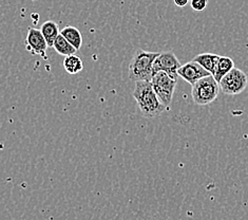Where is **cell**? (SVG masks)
Returning <instances> with one entry per match:
<instances>
[{"instance_id": "4", "label": "cell", "mask_w": 248, "mask_h": 220, "mask_svg": "<svg viewBox=\"0 0 248 220\" xmlns=\"http://www.w3.org/2000/svg\"><path fill=\"white\" fill-rule=\"evenodd\" d=\"M150 82L159 101L167 109H169L171 102H172L178 80L172 79L164 71H158V72L152 75Z\"/></svg>"}, {"instance_id": "8", "label": "cell", "mask_w": 248, "mask_h": 220, "mask_svg": "<svg viewBox=\"0 0 248 220\" xmlns=\"http://www.w3.org/2000/svg\"><path fill=\"white\" fill-rule=\"evenodd\" d=\"M178 75L190 85H194L199 80L212 74H210L207 70H205L200 64L192 61L185 65H182L181 68L178 70Z\"/></svg>"}, {"instance_id": "2", "label": "cell", "mask_w": 248, "mask_h": 220, "mask_svg": "<svg viewBox=\"0 0 248 220\" xmlns=\"http://www.w3.org/2000/svg\"><path fill=\"white\" fill-rule=\"evenodd\" d=\"M158 55V52L138 49L129 65V79L133 82H150L153 75V63Z\"/></svg>"}, {"instance_id": "16", "label": "cell", "mask_w": 248, "mask_h": 220, "mask_svg": "<svg viewBox=\"0 0 248 220\" xmlns=\"http://www.w3.org/2000/svg\"><path fill=\"white\" fill-rule=\"evenodd\" d=\"M173 1L179 8H184L189 3V0H173Z\"/></svg>"}, {"instance_id": "5", "label": "cell", "mask_w": 248, "mask_h": 220, "mask_svg": "<svg viewBox=\"0 0 248 220\" xmlns=\"http://www.w3.org/2000/svg\"><path fill=\"white\" fill-rule=\"evenodd\" d=\"M220 90L227 96H237L243 92L248 86V77L244 71L239 68H233L223 76L218 83Z\"/></svg>"}, {"instance_id": "6", "label": "cell", "mask_w": 248, "mask_h": 220, "mask_svg": "<svg viewBox=\"0 0 248 220\" xmlns=\"http://www.w3.org/2000/svg\"><path fill=\"white\" fill-rule=\"evenodd\" d=\"M181 63L173 52H163L155 58L153 63V74L158 71H164L174 80H178V70L181 68Z\"/></svg>"}, {"instance_id": "7", "label": "cell", "mask_w": 248, "mask_h": 220, "mask_svg": "<svg viewBox=\"0 0 248 220\" xmlns=\"http://www.w3.org/2000/svg\"><path fill=\"white\" fill-rule=\"evenodd\" d=\"M26 46L27 49L29 51H31L33 54L44 56L45 58H46V51L49 48V46L46 44V41L40 30L35 28H30L28 30Z\"/></svg>"}, {"instance_id": "11", "label": "cell", "mask_w": 248, "mask_h": 220, "mask_svg": "<svg viewBox=\"0 0 248 220\" xmlns=\"http://www.w3.org/2000/svg\"><path fill=\"white\" fill-rule=\"evenodd\" d=\"M40 31L43 33L46 44H48L49 47H53V44H54L55 39L57 38L58 35L61 34L60 29H58V25L52 20L44 22L43 26H41Z\"/></svg>"}, {"instance_id": "9", "label": "cell", "mask_w": 248, "mask_h": 220, "mask_svg": "<svg viewBox=\"0 0 248 220\" xmlns=\"http://www.w3.org/2000/svg\"><path fill=\"white\" fill-rule=\"evenodd\" d=\"M220 59V55L214 54V53H202L194 56L192 61L200 64L205 70H207L210 74L214 75L217 69V65Z\"/></svg>"}, {"instance_id": "15", "label": "cell", "mask_w": 248, "mask_h": 220, "mask_svg": "<svg viewBox=\"0 0 248 220\" xmlns=\"http://www.w3.org/2000/svg\"><path fill=\"white\" fill-rule=\"evenodd\" d=\"M190 5L192 10L201 12L204 11L208 5V0H190Z\"/></svg>"}, {"instance_id": "10", "label": "cell", "mask_w": 248, "mask_h": 220, "mask_svg": "<svg viewBox=\"0 0 248 220\" xmlns=\"http://www.w3.org/2000/svg\"><path fill=\"white\" fill-rule=\"evenodd\" d=\"M61 34L69 41L71 45L74 47L76 50L78 51L81 48L82 36H81L80 31L78 28H75L73 26H67L62 30Z\"/></svg>"}, {"instance_id": "13", "label": "cell", "mask_w": 248, "mask_h": 220, "mask_svg": "<svg viewBox=\"0 0 248 220\" xmlns=\"http://www.w3.org/2000/svg\"><path fill=\"white\" fill-rule=\"evenodd\" d=\"M53 48L58 53V54L63 55V56H69L72 54H76V50L74 47L71 45L69 41L64 38L62 34H60L55 39L54 44H53Z\"/></svg>"}, {"instance_id": "1", "label": "cell", "mask_w": 248, "mask_h": 220, "mask_svg": "<svg viewBox=\"0 0 248 220\" xmlns=\"http://www.w3.org/2000/svg\"><path fill=\"white\" fill-rule=\"evenodd\" d=\"M132 96L139 106L140 114L145 118H156L161 116L164 111L168 110L157 98L151 82L149 81L135 82Z\"/></svg>"}, {"instance_id": "3", "label": "cell", "mask_w": 248, "mask_h": 220, "mask_svg": "<svg viewBox=\"0 0 248 220\" xmlns=\"http://www.w3.org/2000/svg\"><path fill=\"white\" fill-rule=\"evenodd\" d=\"M220 93V85L215 80L214 75L205 76L192 85L191 96L193 102L200 106H206L214 103Z\"/></svg>"}, {"instance_id": "14", "label": "cell", "mask_w": 248, "mask_h": 220, "mask_svg": "<svg viewBox=\"0 0 248 220\" xmlns=\"http://www.w3.org/2000/svg\"><path fill=\"white\" fill-rule=\"evenodd\" d=\"M63 68L69 74H78L84 69L81 58L76 54L66 56L63 61Z\"/></svg>"}, {"instance_id": "12", "label": "cell", "mask_w": 248, "mask_h": 220, "mask_svg": "<svg viewBox=\"0 0 248 220\" xmlns=\"http://www.w3.org/2000/svg\"><path fill=\"white\" fill-rule=\"evenodd\" d=\"M234 68V63L232 61V58H230L228 56H220V59H218V63L217 65V69L216 72L214 74L215 80L220 83V81L223 79V76H225L230 70Z\"/></svg>"}]
</instances>
